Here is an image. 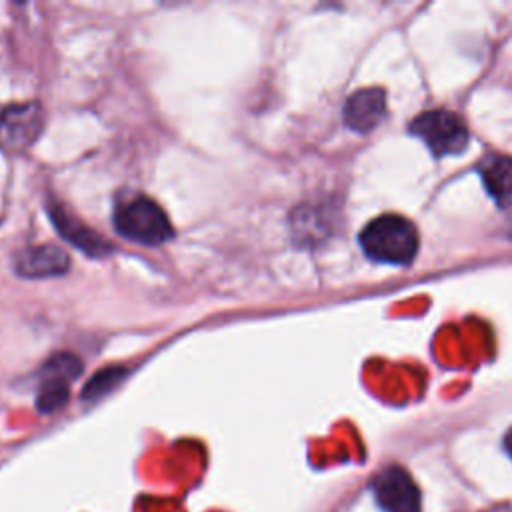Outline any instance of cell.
Segmentation results:
<instances>
[{
	"instance_id": "6da1fadb",
	"label": "cell",
	"mask_w": 512,
	"mask_h": 512,
	"mask_svg": "<svg viewBox=\"0 0 512 512\" xmlns=\"http://www.w3.org/2000/svg\"><path fill=\"white\" fill-rule=\"evenodd\" d=\"M364 254L384 264H410L418 252L420 238L416 226L398 214H382L370 220L360 232Z\"/></svg>"
},
{
	"instance_id": "7a4b0ae2",
	"label": "cell",
	"mask_w": 512,
	"mask_h": 512,
	"mask_svg": "<svg viewBox=\"0 0 512 512\" xmlns=\"http://www.w3.org/2000/svg\"><path fill=\"white\" fill-rule=\"evenodd\" d=\"M116 232L132 242L156 246L172 238V224L166 212L150 198L136 196L114 212Z\"/></svg>"
},
{
	"instance_id": "3957f363",
	"label": "cell",
	"mask_w": 512,
	"mask_h": 512,
	"mask_svg": "<svg viewBox=\"0 0 512 512\" xmlns=\"http://www.w3.org/2000/svg\"><path fill=\"white\" fill-rule=\"evenodd\" d=\"M410 132L420 138L436 158L464 152L470 138L462 118L442 108L418 114L410 122Z\"/></svg>"
},
{
	"instance_id": "277c9868",
	"label": "cell",
	"mask_w": 512,
	"mask_h": 512,
	"mask_svg": "<svg viewBox=\"0 0 512 512\" xmlns=\"http://www.w3.org/2000/svg\"><path fill=\"white\" fill-rule=\"evenodd\" d=\"M372 494L384 512H422L420 488L402 466H386L372 480Z\"/></svg>"
},
{
	"instance_id": "5b68a950",
	"label": "cell",
	"mask_w": 512,
	"mask_h": 512,
	"mask_svg": "<svg viewBox=\"0 0 512 512\" xmlns=\"http://www.w3.org/2000/svg\"><path fill=\"white\" fill-rule=\"evenodd\" d=\"M42 132V106L38 102L10 104L0 110V150L22 152Z\"/></svg>"
},
{
	"instance_id": "8992f818",
	"label": "cell",
	"mask_w": 512,
	"mask_h": 512,
	"mask_svg": "<svg viewBox=\"0 0 512 512\" xmlns=\"http://www.w3.org/2000/svg\"><path fill=\"white\" fill-rule=\"evenodd\" d=\"M70 268L68 254L56 244H38L24 248L14 258V270L24 278L62 276Z\"/></svg>"
},
{
	"instance_id": "52a82bcc",
	"label": "cell",
	"mask_w": 512,
	"mask_h": 512,
	"mask_svg": "<svg viewBox=\"0 0 512 512\" xmlns=\"http://www.w3.org/2000/svg\"><path fill=\"white\" fill-rule=\"evenodd\" d=\"M48 214L54 222V228L60 232V236L66 238L84 254L98 258V256H106L112 250V246L100 234L84 226V222H80L74 214H70L58 200L48 204Z\"/></svg>"
},
{
	"instance_id": "ba28073f",
	"label": "cell",
	"mask_w": 512,
	"mask_h": 512,
	"mask_svg": "<svg viewBox=\"0 0 512 512\" xmlns=\"http://www.w3.org/2000/svg\"><path fill=\"white\" fill-rule=\"evenodd\" d=\"M386 116V92L382 88H362L344 104V122L354 132H372Z\"/></svg>"
},
{
	"instance_id": "9c48e42d",
	"label": "cell",
	"mask_w": 512,
	"mask_h": 512,
	"mask_svg": "<svg viewBox=\"0 0 512 512\" xmlns=\"http://www.w3.org/2000/svg\"><path fill=\"white\" fill-rule=\"evenodd\" d=\"M478 172L488 194L506 206L512 200V158L504 154H488L480 160Z\"/></svg>"
},
{
	"instance_id": "30bf717a",
	"label": "cell",
	"mask_w": 512,
	"mask_h": 512,
	"mask_svg": "<svg viewBox=\"0 0 512 512\" xmlns=\"http://www.w3.org/2000/svg\"><path fill=\"white\" fill-rule=\"evenodd\" d=\"M128 370L124 366H108L98 370L82 388V400L86 402H96L102 396L110 394L124 378H126Z\"/></svg>"
},
{
	"instance_id": "8fae6325",
	"label": "cell",
	"mask_w": 512,
	"mask_h": 512,
	"mask_svg": "<svg viewBox=\"0 0 512 512\" xmlns=\"http://www.w3.org/2000/svg\"><path fill=\"white\" fill-rule=\"evenodd\" d=\"M70 398L68 382L56 380V378H44L38 396H36V408L42 414H50L54 410H60Z\"/></svg>"
},
{
	"instance_id": "7c38bea8",
	"label": "cell",
	"mask_w": 512,
	"mask_h": 512,
	"mask_svg": "<svg viewBox=\"0 0 512 512\" xmlns=\"http://www.w3.org/2000/svg\"><path fill=\"white\" fill-rule=\"evenodd\" d=\"M80 372H82V362L78 356H74L70 352H58L42 366L44 378H56V380H64V382L78 378Z\"/></svg>"
},
{
	"instance_id": "4fadbf2b",
	"label": "cell",
	"mask_w": 512,
	"mask_h": 512,
	"mask_svg": "<svg viewBox=\"0 0 512 512\" xmlns=\"http://www.w3.org/2000/svg\"><path fill=\"white\" fill-rule=\"evenodd\" d=\"M504 448H506V452L512 456V428L506 432V436H504Z\"/></svg>"
},
{
	"instance_id": "5bb4252c",
	"label": "cell",
	"mask_w": 512,
	"mask_h": 512,
	"mask_svg": "<svg viewBox=\"0 0 512 512\" xmlns=\"http://www.w3.org/2000/svg\"><path fill=\"white\" fill-rule=\"evenodd\" d=\"M506 232H508V236L512 238V212H510V216H508V224H506Z\"/></svg>"
}]
</instances>
